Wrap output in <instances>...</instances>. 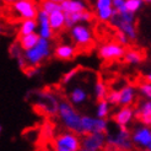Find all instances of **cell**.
Masks as SVG:
<instances>
[{
    "instance_id": "cell-18",
    "label": "cell",
    "mask_w": 151,
    "mask_h": 151,
    "mask_svg": "<svg viewBox=\"0 0 151 151\" xmlns=\"http://www.w3.org/2000/svg\"><path fill=\"white\" fill-rule=\"evenodd\" d=\"M119 91V106H133L137 101V88L133 85H125Z\"/></svg>"
},
{
    "instance_id": "cell-1",
    "label": "cell",
    "mask_w": 151,
    "mask_h": 151,
    "mask_svg": "<svg viewBox=\"0 0 151 151\" xmlns=\"http://www.w3.org/2000/svg\"><path fill=\"white\" fill-rule=\"evenodd\" d=\"M55 116H58L64 129L81 135V113L68 99H59Z\"/></svg>"
},
{
    "instance_id": "cell-31",
    "label": "cell",
    "mask_w": 151,
    "mask_h": 151,
    "mask_svg": "<svg viewBox=\"0 0 151 151\" xmlns=\"http://www.w3.org/2000/svg\"><path fill=\"white\" fill-rule=\"evenodd\" d=\"M106 100L112 106V107H117L119 106V91L118 90H111L106 95Z\"/></svg>"
},
{
    "instance_id": "cell-41",
    "label": "cell",
    "mask_w": 151,
    "mask_h": 151,
    "mask_svg": "<svg viewBox=\"0 0 151 151\" xmlns=\"http://www.w3.org/2000/svg\"><path fill=\"white\" fill-rule=\"evenodd\" d=\"M3 33V27H1V25H0V35Z\"/></svg>"
},
{
    "instance_id": "cell-34",
    "label": "cell",
    "mask_w": 151,
    "mask_h": 151,
    "mask_svg": "<svg viewBox=\"0 0 151 151\" xmlns=\"http://www.w3.org/2000/svg\"><path fill=\"white\" fill-rule=\"evenodd\" d=\"M22 71H24L28 78H35L36 75H38V74H40L38 66H35V65H27Z\"/></svg>"
},
{
    "instance_id": "cell-2",
    "label": "cell",
    "mask_w": 151,
    "mask_h": 151,
    "mask_svg": "<svg viewBox=\"0 0 151 151\" xmlns=\"http://www.w3.org/2000/svg\"><path fill=\"white\" fill-rule=\"evenodd\" d=\"M108 22L117 31L125 33L130 42H135L138 40V31H137V25H135V14L129 11L114 10Z\"/></svg>"
},
{
    "instance_id": "cell-29",
    "label": "cell",
    "mask_w": 151,
    "mask_h": 151,
    "mask_svg": "<svg viewBox=\"0 0 151 151\" xmlns=\"http://www.w3.org/2000/svg\"><path fill=\"white\" fill-rule=\"evenodd\" d=\"M144 6V1L142 0H125V7L127 11L137 14L138 11H140Z\"/></svg>"
},
{
    "instance_id": "cell-26",
    "label": "cell",
    "mask_w": 151,
    "mask_h": 151,
    "mask_svg": "<svg viewBox=\"0 0 151 151\" xmlns=\"http://www.w3.org/2000/svg\"><path fill=\"white\" fill-rule=\"evenodd\" d=\"M114 9L113 6H104V7H100V9H95V17L101 21V22H108L109 19L112 17Z\"/></svg>"
},
{
    "instance_id": "cell-23",
    "label": "cell",
    "mask_w": 151,
    "mask_h": 151,
    "mask_svg": "<svg viewBox=\"0 0 151 151\" xmlns=\"http://www.w3.org/2000/svg\"><path fill=\"white\" fill-rule=\"evenodd\" d=\"M31 32H37V20L36 19H25L19 26L17 36L27 35Z\"/></svg>"
},
{
    "instance_id": "cell-10",
    "label": "cell",
    "mask_w": 151,
    "mask_h": 151,
    "mask_svg": "<svg viewBox=\"0 0 151 151\" xmlns=\"http://www.w3.org/2000/svg\"><path fill=\"white\" fill-rule=\"evenodd\" d=\"M109 129L108 119L97 118L87 114H81V134L106 133Z\"/></svg>"
},
{
    "instance_id": "cell-5",
    "label": "cell",
    "mask_w": 151,
    "mask_h": 151,
    "mask_svg": "<svg viewBox=\"0 0 151 151\" xmlns=\"http://www.w3.org/2000/svg\"><path fill=\"white\" fill-rule=\"evenodd\" d=\"M69 29H70L73 44L78 49L90 48L93 44V32H92V28L87 24L80 22V24L71 26Z\"/></svg>"
},
{
    "instance_id": "cell-6",
    "label": "cell",
    "mask_w": 151,
    "mask_h": 151,
    "mask_svg": "<svg viewBox=\"0 0 151 151\" xmlns=\"http://www.w3.org/2000/svg\"><path fill=\"white\" fill-rule=\"evenodd\" d=\"M53 147L55 151H79L80 150V135L70 132L64 130L55 135L53 141Z\"/></svg>"
},
{
    "instance_id": "cell-20",
    "label": "cell",
    "mask_w": 151,
    "mask_h": 151,
    "mask_svg": "<svg viewBox=\"0 0 151 151\" xmlns=\"http://www.w3.org/2000/svg\"><path fill=\"white\" fill-rule=\"evenodd\" d=\"M62 6V10L64 14H71V12H80L87 10L88 6L84 0H64V1L60 4Z\"/></svg>"
},
{
    "instance_id": "cell-24",
    "label": "cell",
    "mask_w": 151,
    "mask_h": 151,
    "mask_svg": "<svg viewBox=\"0 0 151 151\" xmlns=\"http://www.w3.org/2000/svg\"><path fill=\"white\" fill-rule=\"evenodd\" d=\"M111 111H112V106L107 102L106 99L97 101V106H96V117L97 118L107 119L111 116Z\"/></svg>"
},
{
    "instance_id": "cell-4",
    "label": "cell",
    "mask_w": 151,
    "mask_h": 151,
    "mask_svg": "<svg viewBox=\"0 0 151 151\" xmlns=\"http://www.w3.org/2000/svg\"><path fill=\"white\" fill-rule=\"evenodd\" d=\"M52 42L50 40H46L40 37L38 42H37L32 48L26 49L22 52L26 63L28 65H35L40 66L42 63H44L46 60L52 55Z\"/></svg>"
},
{
    "instance_id": "cell-17",
    "label": "cell",
    "mask_w": 151,
    "mask_h": 151,
    "mask_svg": "<svg viewBox=\"0 0 151 151\" xmlns=\"http://www.w3.org/2000/svg\"><path fill=\"white\" fill-rule=\"evenodd\" d=\"M87 100H88V92L84 86L75 85L68 92V101L71 104H74L75 107L76 106H82L85 102H87Z\"/></svg>"
},
{
    "instance_id": "cell-33",
    "label": "cell",
    "mask_w": 151,
    "mask_h": 151,
    "mask_svg": "<svg viewBox=\"0 0 151 151\" xmlns=\"http://www.w3.org/2000/svg\"><path fill=\"white\" fill-rule=\"evenodd\" d=\"M116 41L119 43V44H122V46L127 47V46H129V38H128V36L123 32H120V31H117L116 32Z\"/></svg>"
},
{
    "instance_id": "cell-14",
    "label": "cell",
    "mask_w": 151,
    "mask_h": 151,
    "mask_svg": "<svg viewBox=\"0 0 151 151\" xmlns=\"http://www.w3.org/2000/svg\"><path fill=\"white\" fill-rule=\"evenodd\" d=\"M112 120L116 125L129 127L134 120V107L133 106H120L112 114Z\"/></svg>"
},
{
    "instance_id": "cell-22",
    "label": "cell",
    "mask_w": 151,
    "mask_h": 151,
    "mask_svg": "<svg viewBox=\"0 0 151 151\" xmlns=\"http://www.w3.org/2000/svg\"><path fill=\"white\" fill-rule=\"evenodd\" d=\"M40 40V35L37 32H31L27 35H22V36H17V41L22 50H26L32 48L35 44L38 42Z\"/></svg>"
},
{
    "instance_id": "cell-19",
    "label": "cell",
    "mask_w": 151,
    "mask_h": 151,
    "mask_svg": "<svg viewBox=\"0 0 151 151\" xmlns=\"http://www.w3.org/2000/svg\"><path fill=\"white\" fill-rule=\"evenodd\" d=\"M48 19H49L50 27L54 31V33H58L65 28V15L62 9L48 14Z\"/></svg>"
},
{
    "instance_id": "cell-9",
    "label": "cell",
    "mask_w": 151,
    "mask_h": 151,
    "mask_svg": "<svg viewBox=\"0 0 151 151\" xmlns=\"http://www.w3.org/2000/svg\"><path fill=\"white\" fill-rule=\"evenodd\" d=\"M106 147V133H87L80 135L81 151H100Z\"/></svg>"
},
{
    "instance_id": "cell-30",
    "label": "cell",
    "mask_w": 151,
    "mask_h": 151,
    "mask_svg": "<svg viewBox=\"0 0 151 151\" xmlns=\"http://www.w3.org/2000/svg\"><path fill=\"white\" fill-rule=\"evenodd\" d=\"M137 91L144 97V99L150 100L151 99V84L150 81H144V82H140L137 87Z\"/></svg>"
},
{
    "instance_id": "cell-36",
    "label": "cell",
    "mask_w": 151,
    "mask_h": 151,
    "mask_svg": "<svg viewBox=\"0 0 151 151\" xmlns=\"http://www.w3.org/2000/svg\"><path fill=\"white\" fill-rule=\"evenodd\" d=\"M16 62H17V65H19V68L21 70H24L25 68L28 65L27 63H26V60H25V58H24V55H20L17 59H16Z\"/></svg>"
},
{
    "instance_id": "cell-37",
    "label": "cell",
    "mask_w": 151,
    "mask_h": 151,
    "mask_svg": "<svg viewBox=\"0 0 151 151\" xmlns=\"http://www.w3.org/2000/svg\"><path fill=\"white\" fill-rule=\"evenodd\" d=\"M14 1H15V0H1V3L3 4H6V5H11Z\"/></svg>"
},
{
    "instance_id": "cell-12",
    "label": "cell",
    "mask_w": 151,
    "mask_h": 151,
    "mask_svg": "<svg viewBox=\"0 0 151 151\" xmlns=\"http://www.w3.org/2000/svg\"><path fill=\"white\" fill-rule=\"evenodd\" d=\"M12 12L19 19H36L40 7L35 0H15L11 4Z\"/></svg>"
},
{
    "instance_id": "cell-3",
    "label": "cell",
    "mask_w": 151,
    "mask_h": 151,
    "mask_svg": "<svg viewBox=\"0 0 151 151\" xmlns=\"http://www.w3.org/2000/svg\"><path fill=\"white\" fill-rule=\"evenodd\" d=\"M109 150H122L129 151L133 150V142L130 140V130L129 127L117 125L114 132H106V147Z\"/></svg>"
},
{
    "instance_id": "cell-15",
    "label": "cell",
    "mask_w": 151,
    "mask_h": 151,
    "mask_svg": "<svg viewBox=\"0 0 151 151\" xmlns=\"http://www.w3.org/2000/svg\"><path fill=\"white\" fill-rule=\"evenodd\" d=\"M36 20H37V33L40 35V37L52 41L53 38H54L55 33L50 27L48 14H46L42 10H38L37 16H36Z\"/></svg>"
},
{
    "instance_id": "cell-42",
    "label": "cell",
    "mask_w": 151,
    "mask_h": 151,
    "mask_svg": "<svg viewBox=\"0 0 151 151\" xmlns=\"http://www.w3.org/2000/svg\"><path fill=\"white\" fill-rule=\"evenodd\" d=\"M1 130H3V127L0 125V134H1Z\"/></svg>"
},
{
    "instance_id": "cell-44",
    "label": "cell",
    "mask_w": 151,
    "mask_h": 151,
    "mask_svg": "<svg viewBox=\"0 0 151 151\" xmlns=\"http://www.w3.org/2000/svg\"><path fill=\"white\" fill-rule=\"evenodd\" d=\"M35 1H36V0H35Z\"/></svg>"
},
{
    "instance_id": "cell-32",
    "label": "cell",
    "mask_w": 151,
    "mask_h": 151,
    "mask_svg": "<svg viewBox=\"0 0 151 151\" xmlns=\"http://www.w3.org/2000/svg\"><path fill=\"white\" fill-rule=\"evenodd\" d=\"M22 50L21 47H20V44H19V41L17 40H15L11 44H10V47H9V54L11 58L14 59H17L20 55H22Z\"/></svg>"
},
{
    "instance_id": "cell-11",
    "label": "cell",
    "mask_w": 151,
    "mask_h": 151,
    "mask_svg": "<svg viewBox=\"0 0 151 151\" xmlns=\"http://www.w3.org/2000/svg\"><path fill=\"white\" fill-rule=\"evenodd\" d=\"M133 146L140 150H151V129L147 125H137L130 132Z\"/></svg>"
},
{
    "instance_id": "cell-27",
    "label": "cell",
    "mask_w": 151,
    "mask_h": 151,
    "mask_svg": "<svg viewBox=\"0 0 151 151\" xmlns=\"http://www.w3.org/2000/svg\"><path fill=\"white\" fill-rule=\"evenodd\" d=\"M38 7H40V10L44 11L46 14H50V12L55 11V10L62 9L60 4H57L54 1H50V0H40Z\"/></svg>"
},
{
    "instance_id": "cell-35",
    "label": "cell",
    "mask_w": 151,
    "mask_h": 151,
    "mask_svg": "<svg viewBox=\"0 0 151 151\" xmlns=\"http://www.w3.org/2000/svg\"><path fill=\"white\" fill-rule=\"evenodd\" d=\"M112 6L116 11H127L125 0H112Z\"/></svg>"
},
{
    "instance_id": "cell-39",
    "label": "cell",
    "mask_w": 151,
    "mask_h": 151,
    "mask_svg": "<svg viewBox=\"0 0 151 151\" xmlns=\"http://www.w3.org/2000/svg\"><path fill=\"white\" fill-rule=\"evenodd\" d=\"M50 1H54V3H57V4H62L64 0H50Z\"/></svg>"
},
{
    "instance_id": "cell-8",
    "label": "cell",
    "mask_w": 151,
    "mask_h": 151,
    "mask_svg": "<svg viewBox=\"0 0 151 151\" xmlns=\"http://www.w3.org/2000/svg\"><path fill=\"white\" fill-rule=\"evenodd\" d=\"M125 49L127 47L119 44L117 41H111L101 44L97 49V54L104 62H116L123 58Z\"/></svg>"
},
{
    "instance_id": "cell-43",
    "label": "cell",
    "mask_w": 151,
    "mask_h": 151,
    "mask_svg": "<svg viewBox=\"0 0 151 151\" xmlns=\"http://www.w3.org/2000/svg\"><path fill=\"white\" fill-rule=\"evenodd\" d=\"M3 6V3H1V0H0V7H1Z\"/></svg>"
},
{
    "instance_id": "cell-7",
    "label": "cell",
    "mask_w": 151,
    "mask_h": 151,
    "mask_svg": "<svg viewBox=\"0 0 151 151\" xmlns=\"http://www.w3.org/2000/svg\"><path fill=\"white\" fill-rule=\"evenodd\" d=\"M36 95L37 107L41 109V113H47L48 116H55L59 97L49 90H41V91L36 92Z\"/></svg>"
},
{
    "instance_id": "cell-28",
    "label": "cell",
    "mask_w": 151,
    "mask_h": 151,
    "mask_svg": "<svg viewBox=\"0 0 151 151\" xmlns=\"http://www.w3.org/2000/svg\"><path fill=\"white\" fill-rule=\"evenodd\" d=\"M81 69H80V66H76V68H73L71 70H69L68 73H65L63 76H62V79H60V84L62 85H64V86H66V85H70L71 82L75 80V78L79 75V71H80Z\"/></svg>"
},
{
    "instance_id": "cell-13",
    "label": "cell",
    "mask_w": 151,
    "mask_h": 151,
    "mask_svg": "<svg viewBox=\"0 0 151 151\" xmlns=\"http://www.w3.org/2000/svg\"><path fill=\"white\" fill-rule=\"evenodd\" d=\"M79 49L73 43H60L52 49V54L55 59L62 62H69L78 55Z\"/></svg>"
},
{
    "instance_id": "cell-38",
    "label": "cell",
    "mask_w": 151,
    "mask_h": 151,
    "mask_svg": "<svg viewBox=\"0 0 151 151\" xmlns=\"http://www.w3.org/2000/svg\"><path fill=\"white\" fill-rule=\"evenodd\" d=\"M145 80H146V81H150V80H151V74H150V73H149L147 75H145Z\"/></svg>"
},
{
    "instance_id": "cell-21",
    "label": "cell",
    "mask_w": 151,
    "mask_h": 151,
    "mask_svg": "<svg viewBox=\"0 0 151 151\" xmlns=\"http://www.w3.org/2000/svg\"><path fill=\"white\" fill-rule=\"evenodd\" d=\"M122 59L129 65H139L144 62L145 54L139 49H125Z\"/></svg>"
},
{
    "instance_id": "cell-25",
    "label": "cell",
    "mask_w": 151,
    "mask_h": 151,
    "mask_svg": "<svg viewBox=\"0 0 151 151\" xmlns=\"http://www.w3.org/2000/svg\"><path fill=\"white\" fill-rule=\"evenodd\" d=\"M107 92H108V86L106 85V82L101 78H99L96 80L95 85H93V96H95L96 101H100V100L106 99V95H107Z\"/></svg>"
},
{
    "instance_id": "cell-16",
    "label": "cell",
    "mask_w": 151,
    "mask_h": 151,
    "mask_svg": "<svg viewBox=\"0 0 151 151\" xmlns=\"http://www.w3.org/2000/svg\"><path fill=\"white\" fill-rule=\"evenodd\" d=\"M134 119L142 125H151V101L145 99L140 101L134 108Z\"/></svg>"
},
{
    "instance_id": "cell-40",
    "label": "cell",
    "mask_w": 151,
    "mask_h": 151,
    "mask_svg": "<svg viewBox=\"0 0 151 151\" xmlns=\"http://www.w3.org/2000/svg\"><path fill=\"white\" fill-rule=\"evenodd\" d=\"M142 1H144V4H150L151 0H142Z\"/></svg>"
}]
</instances>
